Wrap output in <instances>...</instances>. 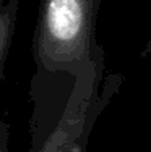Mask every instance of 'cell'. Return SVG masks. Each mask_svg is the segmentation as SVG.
I'll use <instances>...</instances> for the list:
<instances>
[{
    "label": "cell",
    "mask_w": 151,
    "mask_h": 152,
    "mask_svg": "<svg viewBox=\"0 0 151 152\" xmlns=\"http://www.w3.org/2000/svg\"><path fill=\"white\" fill-rule=\"evenodd\" d=\"M122 84V75L106 73L104 49L77 73L36 71L29 89V152H86L96 121Z\"/></svg>",
    "instance_id": "obj_1"
},
{
    "label": "cell",
    "mask_w": 151,
    "mask_h": 152,
    "mask_svg": "<svg viewBox=\"0 0 151 152\" xmlns=\"http://www.w3.org/2000/svg\"><path fill=\"white\" fill-rule=\"evenodd\" d=\"M102 0H41L33 34V60L39 73H77L94 61L102 45L96 23Z\"/></svg>",
    "instance_id": "obj_2"
},
{
    "label": "cell",
    "mask_w": 151,
    "mask_h": 152,
    "mask_svg": "<svg viewBox=\"0 0 151 152\" xmlns=\"http://www.w3.org/2000/svg\"><path fill=\"white\" fill-rule=\"evenodd\" d=\"M21 0H0V81L16 31Z\"/></svg>",
    "instance_id": "obj_3"
},
{
    "label": "cell",
    "mask_w": 151,
    "mask_h": 152,
    "mask_svg": "<svg viewBox=\"0 0 151 152\" xmlns=\"http://www.w3.org/2000/svg\"><path fill=\"white\" fill-rule=\"evenodd\" d=\"M8 141H10V125L0 120V152H10Z\"/></svg>",
    "instance_id": "obj_4"
},
{
    "label": "cell",
    "mask_w": 151,
    "mask_h": 152,
    "mask_svg": "<svg viewBox=\"0 0 151 152\" xmlns=\"http://www.w3.org/2000/svg\"><path fill=\"white\" fill-rule=\"evenodd\" d=\"M143 55H151V39L148 41V44L145 45V50H143Z\"/></svg>",
    "instance_id": "obj_5"
}]
</instances>
